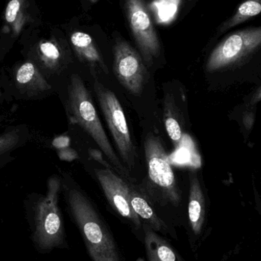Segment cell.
Masks as SVG:
<instances>
[{
  "label": "cell",
  "mask_w": 261,
  "mask_h": 261,
  "mask_svg": "<svg viewBox=\"0 0 261 261\" xmlns=\"http://www.w3.org/2000/svg\"><path fill=\"white\" fill-rule=\"evenodd\" d=\"M1 95H2V92H1V90H0V96H1Z\"/></svg>",
  "instance_id": "cell-25"
},
{
  "label": "cell",
  "mask_w": 261,
  "mask_h": 261,
  "mask_svg": "<svg viewBox=\"0 0 261 261\" xmlns=\"http://www.w3.org/2000/svg\"><path fill=\"white\" fill-rule=\"evenodd\" d=\"M58 150V158L63 161L72 162V161H75V160L79 158L76 150L70 148V147H67V148L61 149V150Z\"/></svg>",
  "instance_id": "cell-21"
},
{
  "label": "cell",
  "mask_w": 261,
  "mask_h": 261,
  "mask_svg": "<svg viewBox=\"0 0 261 261\" xmlns=\"http://www.w3.org/2000/svg\"><path fill=\"white\" fill-rule=\"evenodd\" d=\"M69 206L93 261H121L113 238L87 197L76 189L69 190Z\"/></svg>",
  "instance_id": "cell-2"
},
{
  "label": "cell",
  "mask_w": 261,
  "mask_h": 261,
  "mask_svg": "<svg viewBox=\"0 0 261 261\" xmlns=\"http://www.w3.org/2000/svg\"><path fill=\"white\" fill-rule=\"evenodd\" d=\"M145 247L150 261H182L170 244L156 234L148 225H144Z\"/></svg>",
  "instance_id": "cell-14"
},
{
  "label": "cell",
  "mask_w": 261,
  "mask_h": 261,
  "mask_svg": "<svg viewBox=\"0 0 261 261\" xmlns=\"http://www.w3.org/2000/svg\"><path fill=\"white\" fill-rule=\"evenodd\" d=\"M95 175L113 208L121 216L131 222L136 228H140L142 222L130 205L129 184L111 168L98 169L95 170Z\"/></svg>",
  "instance_id": "cell-9"
},
{
  "label": "cell",
  "mask_w": 261,
  "mask_h": 261,
  "mask_svg": "<svg viewBox=\"0 0 261 261\" xmlns=\"http://www.w3.org/2000/svg\"><path fill=\"white\" fill-rule=\"evenodd\" d=\"M61 181L58 176L48 181V190L35 211V239L40 248L52 249L62 243L64 230L61 213L58 208V194Z\"/></svg>",
  "instance_id": "cell-5"
},
{
  "label": "cell",
  "mask_w": 261,
  "mask_h": 261,
  "mask_svg": "<svg viewBox=\"0 0 261 261\" xmlns=\"http://www.w3.org/2000/svg\"><path fill=\"white\" fill-rule=\"evenodd\" d=\"M40 58L43 65L52 72H57L60 69L61 53L58 46L50 41L40 44L38 47Z\"/></svg>",
  "instance_id": "cell-17"
},
{
  "label": "cell",
  "mask_w": 261,
  "mask_h": 261,
  "mask_svg": "<svg viewBox=\"0 0 261 261\" xmlns=\"http://www.w3.org/2000/svg\"><path fill=\"white\" fill-rule=\"evenodd\" d=\"M113 72L124 88L139 96L148 81V71L141 55L122 39L113 47Z\"/></svg>",
  "instance_id": "cell-7"
},
{
  "label": "cell",
  "mask_w": 261,
  "mask_h": 261,
  "mask_svg": "<svg viewBox=\"0 0 261 261\" xmlns=\"http://www.w3.org/2000/svg\"><path fill=\"white\" fill-rule=\"evenodd\" d=\"M70 137L67 135H59V136L56 137L54 138L52 141V146L55 148L58 149V150H61V149L67 148L70 146Z\"/></svg>",
  "instance_id": "cell-22"
},
{
  "label": "cell",
  "mask_w": 261,
  "mask_h": 261,
  "mask_svg": "<svg viewBox=\"0 0 261 261\" xmlns=\"http://www.w3.org/2000/svg\"><path fill=\"white\" fill-rule=\"evenodd\" d=\"M129 199L130 203L136 216L141 222L144 221L145 225L150 226L153 231L167 233L168 227L153 210L147 196L139 191L137 187L129 184Z\"/></svg>",
  "instance_id": "cell-10"
},
{
  "label": "cell",
  "mask_w": 261,
  "mask_h": 261,
  "mask_svg": "<svg viewBox=\"0 0 261 261\" xmlns=\"http://www.w3.org/2000/svg\"><path fill=\"white\" fill-rule=\"evenodd\" d=\"M260 43V28L234 32L213 50L207 61V71L216 72L234 65L254 53Z\"/></svg>",
  "instance_id": "cell-6"
},
{
  "label": "cell",
  "mask_w": 261,
  "mask_h": 261,
  "mask_svg": "<svg viewBox=\"0 0 261 261\" xmlns=\"http://www.w3.org/2000/svg\"><path fill=\"white\" fill-rule=\"evenodd\" d=\"M19 136L17 132H10L0 135V156L10 151L18 144Z\"/></svg>",
  "instance_id": "cell-19"
},
{
  "label": "cell",
  "mask_w": 261,
  "mask_h": 261,
  "mask_svg": "<svg viewBox=\"0 0 261 261\" xmlns=\"http://www.w3.org/2000/svg\"><path fill=\"white\" fill-rule=\"evenodd\" d=\"M181 0H155L152 3V10L159 24H169L177 13Z\"/></svg>",
  "instance_id": "cell-16"
},
{
  "label": "cell",
  "mask_w": 261,
  "mask_h": 261,
  "mask_svg": "<svg viewBox=\"0 0 261 261\" xmlns=\"http://www.w3.org/2000/svg\"><path fill=\"white\" fill-rule=\"evenodd\" d=\"M93 1H95V0H93Z\"/></svg>",
  "instance_id": "cell-26"
},
{
  "label": "cell",
  "mask_w": 261,
  "mask_h": 261,
  "mask_svg": "<svg viewBox=\"0 0 261 261\" xmlns=\"http://www.w3.org/2000/svg\"><path fill=\"white\" fill-rule=\"evenodd\" d=\"M188 218L192 230L196 236H200L205 219V200L197 176L190 180Z\"/></svg>",
  "instance_id": "cell-12"
},
{
  "label": "cell",
  "mask_w": 261,
  "mask_h": 261,
  "mask_svg": "<svg viewBox=\"0 0 261 261\" xmlns=\"http://www.w3.org/2000/svg\"><path fill=\"white\" fill-rule=\"evenodd\" d=\"M93 87L122 162L130 171L135 167L136 154L122 106L115 93L98 80L94 81Z\"/></svg>",
  "instance_id": "cell-4"
},
{
  "label": "cell",
  "mask_w": 261,
  "mask_h": 261,
  "mask_svg": "<svg viewBox=\"0 0 261 261\" xmlns=\"http://www.w3.org/2000/svg\"><path fill=\"white\" fill-rule=\"evenodd\" d=\"M144 152L148 170L149 193L159 203L179 205L181 195L168 154L159 137L147 135L144 141Z\"/></svg>",
  "instance_id": "cell-3"
},
{
  "label": "cell",
  "mask_w": 261,
  "mask_h": 261,
  "mask_svg": "<svg viewBox=\"0 0 261 261\" xmlns=\"http://www.w3.org/2000/svg\"><path fill=\"white\" fill-rule=\"evenodd\" d=\"M261 12L260 0H247L239 6L237 12L224 23L220 29V32L228 30L234 26L244 22L246 20L256 16Z\"/></svg>",
  "instance_id": "cell-15"
},
{
  "label": "cell",
  "mask_w": 261,
  "mask_h": 261,
  "mask_svg": "<svg viewBox=\"0 0 261 261\" xmlns=\"http://www.w3.org/2000/svg\"><path fill=\"white\" fill-rule=\"evenodd\" d=\"M21 9V3L19 0H11L8 3L6 9V20L7 22L13 23L18 16Z\"/></svg>",
  "instance_id": "cell-20"
},
{
  "label": "cell",
  "mask_w": 261,
  "mask_h": 261,
  "mask_svg": "<svg viewBox=\"0 0 261 261\" xmlns=\"http://www.w3.org/2000/svg\"><path fill=\"white\" fill-rule=\"evenodd\" d=\"M127 18L130 29L148 67L160 54V44L144 0H127Z\"/></svg>",
  "instance_id": "cell-8"
},
{
  "label": "cell",
  "mask_w": 261,
  "mask_h": 261,
  "mask_svg": "<svg viewBox=\"0 0 261 261\" xmlns=\"http://www.w3.org/2000/svg\"><path fill=\"white\" fill-rule=\"evenodd\" d=\"M70 40L79 58L88 64L90 68L95 71L100 70L105 74L109 73L105 63L90 35L83 32H75L72 35Z\"/></svg>",
  "instance_id": "cell-11"
},
{
  "label": "cell",
  "mask_w": 261,
  "mask_h": 261,
  "mask_svg": "<svg viewBox=\"0 0 261 261\" xmlns=\"http://www.w3.org/2000/svg\"><path fill=\"white\" fill-rule=\"evenodd\" d=\"M15 80L18 87L31 93H42L52 89L39 69L32 62L24 63L17 69Z\"/></svg>",
  "instance_id": "cell-13"
},
{
  "label": "cell",
  "mask_w": 261,
  "mask_h": 261,
  "mask_svg": "<svg viewBox=\"0 0 261 261\" xmlns=\"http://www.w3.org/2000/svg\"><path fill=\"white\" fill-rule=\"evenodd\" d=\"M244 125L247 130H250L252 128L254 123V113H249L245 115L243 119Z\"/></svg>",
  "instance_id": "cell-24"
},
{
  "label": "cell",
  "mask_w": 261,
  "mask_h": 261,
  "mask_svg": "<svg viewBox=\"0 0 261 261\" xmlns=\"http://www.w3.org/2000/svg\"><path fill=\"white\" fill-rule=\"evenodd\" d=\"M90 155L92 156V158H93V159L95 160V161H98V162L101 163V164L103 163V164H104V166H106V167L108 166L109 167L113 169L112 166H110V164H107V163L106 162L105 160L103 158V156L102 154H101V151H99V150H90Z\"/></svg>",
  "instance_id": "cell-23"
},
{
  "label": "cell",
  "mask_w": 261,
  "mask_h": 261,
  "mask_svg": "<svg viewBox=\"0 0 261 261\" xmlns=\"http://www.w3.org/2000/svg\"><path fill=\"white\" fill-rule=\"evenodd\" d=\"M67 114L69 122L78 125L87 132L106 155L115 171L125 179L130 178V171L121 162L108 137L103 128L90 92L78 75H72L68 86Z\"/></svg>",
  "instance_id": "cell-1"
},
{
  "label": "cell",
  "mask_w": 261,
  "mask_h": 261,
  "mask_svg": "<svg viewBox=\"0 0 261 261\" xmlns=\"http://www.w3.org/2000/svg\"><path fill=\"white\" fill-rule=\"evenodd\" d=\"M165 129H167L168 136L173 141V144L176 148L180 147L183 138V133L182 128L178 122L176 115L172 111L171 108L167 106L165 111Z\"/></svg>",
  "instance_id": "cell-18"
}]
</instances>
